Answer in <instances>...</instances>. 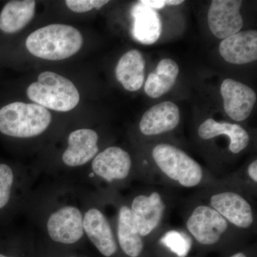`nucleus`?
<instances>
[{
	"label": "nucleus",
	"instance_id": "f257e3e1",
	"mask_svg": "<svg viewBox=\"0 0 257 257\" xmlns=\"http://www.w3.org/2000/svg\"><path fill=\"white\" fill-rule=\"evenodd\" d=\"M29 52L39 58L62 60L79 52L83 45L82 34L70 25L55 24L38 29L26 40Z\"/></svg>",
	"mask_w": 257,
	"mask_h": 257
},
{
	"label": "nucleus",
	"instance_id": "f03ea898",
	"mask_svg": "<svg viewBox=\"0 0 257 257\" xmlns=\"http://www.w3.org/2000/svg\"><path fill=\"white\" fill-rule=\"evenodd\" d=\"M51 121L48 109L35 103L16 101L0 109V132L13 138L38 136L49 127Z\"/></svg>",
	"mask_w": 257,
	"mask_h": 257
},
{
	"label": "nucleus",
	"instance_id": "7ed1b4c3",
	"mask_svg": "<svg viewBox=\"0 0 257 257\" xmlns=\"http://www.w3.org/2000/svg\"><path fill=\"white\" fill-rule=\"evenodd\" d=\"M28 97L35 104L57 111H69L79 104L80 95L73 83L55 72H42L29 86Z\"/></svg>",
	"mask_w": 257,
	"mask_h": 257
},
{
	"label": "nucleus",
	"instance_id": "20e7f679",
	"mask_svg": "<svg viewBox=\"0 0 257 257\" xmlns=\"http://www.w3.org/2000/svg\"><path fill=\"white\" fill-rule=\"evenodd\" d=\"M152 157L160 170L180 185L191 188L202 182L201 166L177 147L160 144L152 150Z\"/></svg>",
	"mask_w": 257,
	"mask_h": 257
},
{
	"label": "nucleus",
	"instance_id": "39448f33",
	"mask_svg": "<svg viewBox=\"0 0 257 257\" xmlns=\"http://www.w3.org/2000/svg\"><path fill=\"white\" fill-rule=\"evenodd\" d=\"M228 221L212 207L199 205L192 211L187 228L198 242L203 245L217 243L228 229Z\"/></svg>",
	"mask_w": 257,
	"mask_h": 257
},
{
	"label": "nucleus",
	"instance_id": "423d86ee",
	"mask_svg": "<svg viewBox=\"0 0 257 257\" xmlns=\"http://www.w3.org/2000/svg\"><path fill=\"white\" fill-rule=\"evenodd\" d=\"M47 233L52 241L73 244L84 236L83 214L78 208L64 206L50 214L47 222Z\"/></svg>",
	"mask_w": 257,
	"mask_h": 257
},
{
	"label": "nucleus",
	"instance_id": "0eeeda50",
	"mask_svg": "<svg viewBox=\"0 0 257 257\" xmlns=\"http://www.w3.org/2000/svg\"><path fill=\"white\" fill-rule=\"evenodd\" d=\"M241 0H214L208 12V24L213 35L226 39L237 33L243 26L240 13Z\"/></svg>",
	"mask_w": 257,
	"mask_h": 257
},
{
	"label": "nucleus",
	"instance_id": "6e6552de",
	"mask_svg": "<svg viewBox=\"0 0 257 257\" xmlns=\"http://www.w3.org/2000/svg\"><path fill=\"white\" fill-rule=\"evenodd\" d=\"M220 91L228 116L236 121L247 119L256 103L254 91L246 84L231 79H225Z\"/></svg>",
	"mask_w": 257,
	"mask_h": 257
},
{
	"label": "nucleus",
	"instance_id": "1a4fd4ad",
	"mask_svg": "<svg viewBox=\"0 0 257 257\" xmlns=\"http://www.w3.org/2000/svg\"><path fill=\"white\" fill-rule=\"evenodd\" d=\"M165 211L160 194L139 195L133 199L130 211L135 227L142 237L148 236L159 226Z\"/></svg>",
	"mask_w": 257,
	"mask_h": 257
},
{
	"label": "nucleus",
	"instance_id": "9d476101",
	"mask_svg": "<svg viewBox=\"0 0 257 257\" xmlns=\"http://www.w3.org/2000/svg\"><path fill=\"white\" fill-rule=\"evenodd\" d=\"M210 204L226 221L237 227L248 229L253 224L251 205L237 193L225 192L214 194L211 197Z\"/></svg>",
	"mask_w": 257,
	"mask_h": 257
},
{
	"label": "nucleus",
	"instance_id": "9b49d317",
	"mask_svg": "<svg viewBox=\"0 0 257 257\" xmlns=\"http://www.w3.org/2000/svg\"><path fill=\"white\" fill-rule=\"evenodd\" d=\"M83 227L93 244L103 256L109 257L117 250L112 229L104 214L96 208H91L83 216Z\"/></svg>",
	"mask_w": 257,
	"mask_h": 257
},
{
	"label": "nucleus",
	"instance_id": "f8f14e48",
	"mask_svg": "<svg viewBox=\"0 0 257 257\" xmlns=\"http://www.w3.org/2000/svg\"><path fill=\"white\" fill-rule=\"evenodd\" d=\"M92 167L96 175L107 182L122 180L130 175L131 157L120 147H109L96 155Z\"/></svg>",
	"mask_w": 257,
	"mask_h": 257
},
{
	"label": "nucleus",
	"instance_id": "ddd939ff",
	"mask_svg": "<svg viewBox=\"0 0 257 257\" xmlns=\"http://www.w3.org/2000/svg\"><path fill=\"white\" fill-rule=\"evenodd\" d=\"M99 136L91 128H80L69 135L68 147L62 155V161L71 167L86 165L97 155Z\"/></svg>",
	"mask_w": 257,
	"mask_h": 257
},
{
	"label": "nucleus",
	"instance_id": "4468645a",
	"mask_svg": "<svg viewBox=\"0 0 257 257\" xmlns=\"http://www.w3.org/2000/svg\"><path fill=\"white\" fill-rule=\"evenodd\" d=\"M219 53L226 62L245 64L257 59L256 30L239 32L223 40L219 45Z\"/></svg>",
	"mask_w": 257,
	"mask_h": 257
},
{
	"label": "nucleus",
	"instance_id": "2eb2a0df",
	"mask_svg": "<svg viewBox=\"0 0 257 257\" xmlns=\"http://www.w3.org/2000/svg\"><path fill=\"white\" fill-rule=\"evenodd\" d=\"M180 121L178 106L172 101H163L152 106L144 114L140 130L146 136H153L172 131Z\"/></svg>",
	"mask_w": 257,
	"mask_h": 257
},
{
	"label": "nucleus",
	"instance_id": "dca6fc26",
	"mask_svg": "<svg viewBox=\"0 0 257 257\" xmlns=\"http://www.w3.org/2000/svg\"><path fill=\"white\" fill-rule=\"evenodd\" d=\"M134 39L143 45L155 43L160 39L162 24L157 10L139 2L132 10Z\"/></svg>",
	"mask_w": 257,
	"mask_h": 257
},
{
	"label": "nucleus",
	"instance_id": "f3484780",
	"mask_svg": "<svg viewBox=\"0 0 257 257\" xmlns=\"http://www.w3.org/2000/svg\"><path fill=\"white\" fill-rule=\"evenodd\" d=\"M145 60L141 52L132 50L120 58L115 69L116 79L126 90L135 92L145 81Z\"/></svg>",
	"mask_w": 257,
	"mask_h": 257
},
{
	"label": "nucleus",
	"instance_id": "a211bd4d",
	"mask_svg": "<svg viewBox=\"0 0 257 257\" xmlns=\"http://www.w3.org/2000/svg\"><path fill=\"white\" fill-rule=\"evenodd\" d=\"M198 134L202 140H210L219 135H226L229 138V149L234 154L243 151L249 143V136L246 130L237 124L218 122L209 118L198 128Z\"/></svg>",
	"mask_w": 257,
	"mask_h": 257
},
{
	"label": "nucleus",
	"instance_id": "6ab92c4d",
	"mask_svg": "<svg viewBox=\"0 0 257 257\" xmlns=\"http://www.w3.org/2000/svg\"><path fill=\"white\" fill-rule=\"evenodd\" d=\"M35 7L34 0L9 2L0 13V30L8 34L23 30L33 18Z\"/></svg>",
	"mask_w": 257,
	"mask_h": 257
},
{
	"label": "nucleus",
	"instance_id": "aec40b11",
	"mask_svg": "<svg viewBox=\"0 0 257 257\" xmlns=\"http://www.w3.org/2000/svg\"><path fill=\"white\" fill-rule=\"evenodd\" d=\"M178 64L171 59H163L156 69L149 74L145 83V92L150 97H160L173 87L178 76Z\"/></svg>",
	"mask_w": 257,
	"mask_h": 257
},
{
	"label": "nucleus",
	"instance_id": "412c9836",
	"mask_svg": "<svg viewBox=\"0 0 257 257\" xmlns=\"http://www.w3.org/2000/svg\"><path fill=\"white\" fill-rule=\"evenodd\" d=\"M117 237L120 247L128 256L138 257L143 252V239L134 224L130 208L126 206L119 209Z\"/></svg>",
	"mask_w": 257,
	"mask_h": 257
},
{
	"label": "nucleus",
	"instance_id": "4be33fe9",
	"mask_svg": "<svg viewBox=\"0 0 257 257\" xmlns=\"http://www.w3.org/2000/svg\"><path fill=\"white\" fill-rule=\"evenodd\" d=\"M162 242L179 257L187 256L191 248V242L183 234L177 231L167 233Z\"/></svg>",
	"mask_w": 257,
	"mask_h": 257
},
{
	"label": "nucleus",
	"instance_id": "5701e85b",
	"mask_svg": "<svg viewBox=\"0 0 257 257\" xmlns=\"http://www.w3.org/2000/svg\"><path fill=\"white\" fill-rule=\"evenodd\" d=\"M14 183V174L9 166L0 164V209L9 202Z\"/></svg>",
	"mask_w": 257,
	"mask_h": 257
},
{
	"label": "nucleus",
	"instance_id": "b1692460",
	"mask_svg": "<svg viewBox=\"0 0 257 257\" xmlns=\"http://www.w3.org/2000/svg\"><path fill=\"white\" fill-rule=\"evenodd\" d=\"M106 0H67L66 5L74 13H83L90 11L94 8L99 10L107 4Z\"/></svg>",
	"mask_w": 257,
	"mask_h": 257
},
{
	"label": "nucleus",
	"instance_id": "393cba45",
	"mask_svg": "<svg viewBox=\"0 0 257 257\" xmlns=\"http://www.w3.org/2000/svg\"><path fill=\"white\" fill-rule=\"evenodd\" d=\"M140 3L146 5L152 9L157 10L165 8L166 5L169 6H176L179 5L177 0H141Z\"/></svg>",
	"mask_w": 257,
	"mask_h": 257
},
{
	"label": "nucleus",
	"instance_id": "a878e982",
	"mask_svg": "<svg viewBox=\"0 0 257 257\" xmlns=\"http://www.w3.org/2000/svg\"><path fill=\"white\" fill-rule=\"evenodd\" d=\"M248 175L253 182H257V161L254 160L248 167Z\"/></svg>",
	"mask_w": 257,
	"mask_h": 257
},
{
	"label": "nucleus",
	"instance_id": "bb28decb",
	"mask_svg": "<svg viewBox=\"0 0 257 257\" xmlns=\"http://www.w3.org/2000/svg\"><path fill=\"white\" fill-rule=\"evenodd\" d=\"M230 257H246V255L243 253H235V254L233 255V256Z\"/></svg>",
	"mask_w": 257,
	"mask_h": 257
},
{
	"label": "nucleus",
	"instance_id": "cd10ccee",
	"mask_svg": "<svg viewBox=\"0 0 257 257\" xmlns=\"http://www.w3.org/2000/svg\"><path fill=\"white\" fill-rule=\"evenodd\" d=\"M0 257H14V256H5V255L1 254V253H0Z\"/></svg>",
	"mask_w": 257,
	"mask_h": 257
},
{
	"label": "nucleus",
	"instance_id": "c85d7f7f",
	"mask_svg": "<svg viewBox=\"0 0 257 257\" xmlns=\"http://www.w3.org/2000/svg\"><path fill=\"white\" fill-rule=\"evenodd\" d=\"M70 257H76V256H70Z\"/></svg>",
	"mask_w": 257,
	"mask_h": 257
}]
</instances>
